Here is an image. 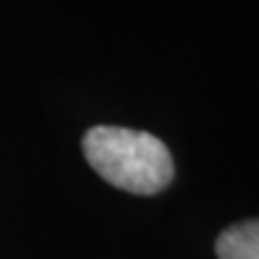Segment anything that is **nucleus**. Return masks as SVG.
I'll return each mask as SVG.
<instances>
[{"label": "nucleus", "mask_w": 259, "mask_h": 259, "mask_svg": "<svg viewBox=\"0 0 259 259\" xmlns=\"http://www.w3.org/2000/svg\"><path fill=\"white\" fill-rule=\"evenodd\" d=\"M84 156L99 176L132 194H156L173 180L168 147L149 132L99 125L82 139Z\"/></svg>", "instance_id": "obj_1"}, {"label": "nucleus", "mask_w": 259, "mask_h": 259, "mask_svg": "<svg viewBox=\"0 0 259 259\" xmlns=\"http://www.w3.org/2000/svg\"><path fill=\"white\" fill-rule=\"evenodd\" d=\"M219 259H259V221H242L219 235Z\"/></svg>", "instance_id": "obj_2"}]
</instances>
